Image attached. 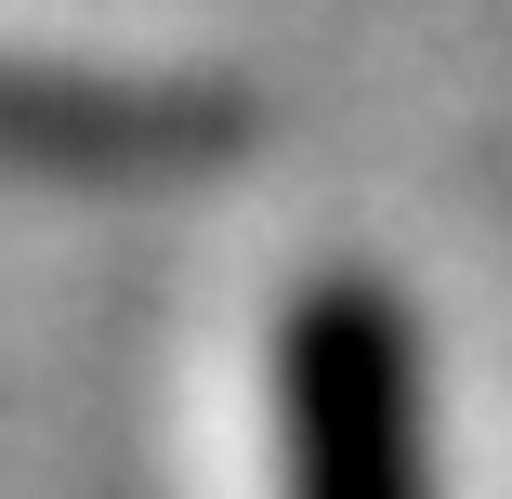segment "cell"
Instances as JSON below:
<instances>
[{"mask_svg":"<svg viewBox=\"0 0 512 499\" xmlns=\"http://www.w3.org/2000/svg\"><path fill=\"white\" fill-rule=\"evenodd\" d=\"M276 447H289V499H434L421 329L394 289L316 276L276 316Z\"/></svg>","mask_w":512,"mask_h":499,"instance_id":"6da1fadb","label":"cell"},{"mask_svg":"<svg viewBox=\"0 0 512 499\" xmlns=\"http://www.w3.org/2000/svg\"><path fill=\"white\" fill-rule=\"evenodd\" d=\"M250 106L211 79H106V66H27L0 53V171L27 184H171L224 171Z\"/></svg>","mask_w":512,"mask_h":499,"instance_id":"7a4b0ae2","label":"cell"}]
</instances>
